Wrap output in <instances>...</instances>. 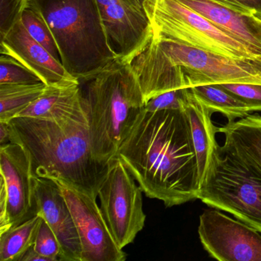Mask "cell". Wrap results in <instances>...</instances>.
I'll use <instances>...</instances> for the list:
<instances>
[{"instance_id":"obj_1","label":"cell","mask_w":261,"mask_h":261,"mask_svg":"<svg viewBox=\"0 0 261 261\" xmlns=\"http://www.w3.org/2000/svg\"><path fill=\"white\" fill-rule=\"evenodd\" d=\"M117 155L145 195L166 207L198 199V163L186 111L144 108Z\"/></svg>"},{"instance_id":"obj_2","label":"cell","mask_w":261,"mask_h":261,"mask_svg":"<svg viewBox=\"0 0 261 261\" xmlns=\"http://www.w3.org/2000/svg\"><path fill=\"white\" fill-rule=\"evenodd\" d=\"M8 123L10 140L27 151L33 176L63 181L97 199L108 163L93 154L85 103L56 121L17 117Z\"/></svg>"},{"instance_id":"obj_3","label":"cell","mask_w":261,"mask_h":261,"mask_svg":"<svg viewBox=\"0 0 261 261\" xmlns=\"http://www.w3.org/2000/svg\"><path fill=\"white\" fill-rule=\"evenodd\" d=\"M145 103L166 91L204 85H261V57L233 59L152 33L129 62Z\"/></svg>"},{"instance_id":"obj_4","label":"cell","mask_w":261,"mask_h":261,"mask_svg":"<svg viewBox=\"0 0 261 261\" xmlns=\"http://www.w3.org/2000/svg\"><path fill=\"white\" fill-rule=\"evenodd\" d=\"M94 157L103 163L119 149L144 110V97L129 63L117 59L91 77L80 79Z\"/></svg>"},{"instance_id":"obj_5","label":"cell","mask_w":261,"mask_h":261,"mask_svg":"<svg viewBox=\"0 0 261 261\" xmlns=\"http://www.w3.org/2000/svg\"><path fill=\"white\" fill-rule=\"evenodd\" d=\"M28 6L46 21L62 65L79 80L117 59L108 45L97 0H29Z\"/></svg>"},{"instance_id":"obj_6","label":"cell","mask_w":261,"mask_h":261,"mask_svg":"<svg viewBox=\"0 0 261 261\" xmlns=\"http://www.w3.org/2000/svg\"><path fill=\"white\" fill-rule=\"evenodd\" d=\"M198 199L261 233V176L218 144Z\"/></svg>"},{"instance_id":"obj_7","label":"cell","mask_w":261,"mask_h":261,"mask_svg":"<svg viewBox=\"0 0 261 261\" xmlns=\"http://www.w3.org/2000/svg\"><path fill=\"white\" fill-rule=\"evenodd\" d=\"M152 33L233 59L258 58L245 44L177 0H146Z\"/></svg>"},{"instance_id":"obj_8","label":"cell","mask_w":261,"mask_h":261,"mask_svg":"<svg viewBox=\"0 0 261 261\" xmlns=\"http://www.w3.org/2000/svg\"><path fill=\"white\" fill-rule=\"evenodd\" d=\"M142 192L120 157L110 160L98 198L103 218L120 249L133 243L144 227Z\"/></svg>"},{"instance_id":"obj_9","label":"cell","mask_w":261,"mask_h":261,"mask_svg":"<svg viewBox=\"0 0 261 261\" xmlns=\"http://www.w3.org/2000/svg\"><path fill=\"white\" fill-rule=\"evenodd\" d=\"M198 236L211 257L220 261H261V235L248 224L218 211H204Z\"/></svg>"},{"instance_id":"obj_10","label":"cell","mask_w":261,"mask_h":261,"mask_svg":"<svg viewBox=\"0 0 261 261\" xmlns=\"http://www.w3.org/2000/svg\"><path fill=\"white\" fill-rule=\"evenodd\" d=\"M62 191L77 227L82 245V261H123L126 254L114 240L97 199L55 181Z\"/></svg>"},{"instance_id":"obj_11","label":"cell","mask_w":261,"mask_h":261,"mask_svg":"<svg viewBox=\"0 0 261 261\" xmlns=\"http://www.w3.org/2000/svg\"><path fill=\"white\" fill-rule=\"evenodd\" d=\"M108 45L117 59L129 63L152 36L146 10L130 0H97Z\"/></svg>"},{"instance_id":"obj_12","label":"cell","mask_w":261,"mask_h":261,"mask_svg":"<svg viewBox=\"0 0 261 261\" xmlns=\"http://www.w3.org/2000/svg\"><path fill=\"white\" fill-rule=\"evenodd\" d=\"M0 182L8 196V215L0 234L36 215L33 174L28 154L19 143L0 145Z\"/></svg>"},{"instance_id":"obj_13","label":"cell","mask_w":261,"mask_h":261,"mask_svg":"<svg viewBox=\"0 0 261 261\" xmlns=\"http://www.w3.org/2000/svg\"><path fill=\"white\" fill-rule=\"evenodd\" d=\"M36 215L53 229L62 248L61 261H82V245L75 223L59 185L48 178L33 176Z\"/></svg>"},{"instance_id":"obj_14","label":"cell","mask_w":261,"mask_h":261,"mask_svg":"<svg viewBox=\"0 0 261 261\" xmlns=\"http://www.w3.org/2000/svg\"><path fill=\"white\" fill-rule=\"evenodd\" d=\"M1 54L8 55L36 73L47 85L77 81L41 44L35 40L21 20L1 39Z\"/></svg>"},{"instance_id":"obj_15","label":"cell","mask_w":261,"mask_h":261,"mask_svg":"<svg viewBox=\"0 0 261 261\" xmlns=\"http://www.w3.org/2000/svg\"><path fill=\"white\" fill-rule=\"evenodd\" d=\"M214 25L230 33L261 57V19L215 0H177Z\"/></svg>"},{"instance_id":"obj_16","label":"cell","mask_w":261,"mask_h":261,"mask_svg":"<svg viewBox=\"0 0 261 261\" xmlns=\"http://www.w3.org/2000/svg\"><path fill=\"white\" fill-rule=\"evenodd\" d=\"M225 142L221 149L236 157L261 176V117L249 114L218 128Z\"/></svg>"},{"instance_id":"obj_17","label":"cell","mask_w":261,"mask_h":261,"mask_svg":"<svg viewBox=\"0 0 261 261\" xmlns=\"http://www.w3.org/2000/svg\"><path fill=\"white\" fill-rule=\"evenodd\" d=\"M83 105L79 80L48 85L40 97L16 117H33L56 121L71 115Z\"/></svg>"},{"instance_id":"obj_18","label":"cell","mask_w":261,"mask_h":261,"mask_svg":"<svg viewBox=\"0 0 261 261\" xmlns=\"http://www.w3.org/2000/svg\"><path fill=\"white\" fill-rule=\"evenodd\" d=\"M185 111L189 120L201 186L208 169L212 155L218 146L215 140L218 128L212 123V113L194 95L190 88Z\"/></svg>"},{"instance_id":"obj_19","label":"cell","mask_w":261,"mask_h":261,"mask_svg":"<svg viewBox=\"0 0 261 261\" xmlns=\"http://www.w3.org/2000/svg\"><path fill=\"white\" fill-rule=\"evenodd\" d=\"M194 95L212 113L219 112L229 122L250 114L248 107L220 85H204L190 88Z\"/></svg>"},{"instance_id":"obj_20","label":"cell","mask_w":261,"mask_h":261,"mask_svg":"<svg viewBox=\"0 0 261 261\" xmlns=\"http://www.w3.org/2000/svg\"><path fill=\"white\" fill-rule=\"evenodd\" d=\"M42 218L36 215L0 234V260L19 261L34 245Z\"/></svg>"},{"instance_id":"obj_21","label":"cell","mask_w":261,"mask_h":261,"mask_svg":"<svg viewBox=\"0 0 261 261\" xmlns=\"http://www.w3.org/2000/svg\"><path fill=\"white\" fill-rule=\"evenodd\" d=\"M48 85H0V121L7 122L39 98Z\"/></svg>"},{"instance_id":"obj_22","label":"cell","mask_w":261,"mask_h":261,"mask_svg":"<svg viewBox=\"0 0 261 261\" xmlns=\"http://www.w3.org/2000/svg\"><path fill=\"white\" fill-rule=\"evenodd\" d=\"M20 20L30 36L41 44L58 62L62 64L57 42L44 18L28 6L24 10Z\"/></svg>"},{"instance_id":"obj_23","label":"cell","mask_w":261,"mask_h":261,"mask_svg":"<svg viewBox=\"0 0 261 261\" xmlns=\"http://www.w3.org/2000/svg\"><path fill=\"white\" fill-rule=\"evenodd\" d=\"M42 82L36 73L19 61L8 55L1 54L0 85H35Z\"/></svg>"},{"instance_id":"obj_24","label":"cell","mask_w":261,"mask_h":261,"mask_svg":"<svg viewBox=\"0 0 261 261\" xmlns=\"http://www.w3.org/2000/svg\"><path fill=\"white\" fill-rule=\"evenodd\" d=\"M189 88H180L166 91L152 97L145 105V110L149 112L163 110L185 111L189 98Z\"/></svg>"},{"instance_id":"obj_25","label":"cell","mask_w":261,"mask_h":261,"mask_svg":"<svg viewBox=\"0 0 261 261\" xmlns=\"http://www.w3.org/2000/svg\"><path fill=\"white\" fill-rule=\"evenodd\" d=\"M33 248L42 256H47L53 261H61L62 248L60 243L53 229L43 218L38 230Z\"/></svg>"},{"instance_id":"obj_26","label":"cell","mask_w":261,"mask_h":261,"mask_svg":"<svg viewBox=\"0 0 261 261\" xmlns=\"http://www.w3.org/2000/svg\"><path fill=\"white\" fill-rule=\"evenodd\" d=\"M29 0H0V40L20 20Z\"/></svg>"},{"instance_id":"obj_27","label":"cell","mask_w":261,"mask_h":261,"mask_svg":"<svg viewBox=\"0 0 261 261\" xmlns=\"http://www.w3.org/2000/svg\"><path fill=\"white\" fill-rule=\"evenodd\" d=\"M220 85L244 102L250 112L261 111V85L227 83Z\"/></svg>"},{"instance_id":"obj_28","label":"cell","mask_w":261,"mask_h":261,"mask_svg":"<svg viewBox=\"0 0 261 261\" xmlns=\"http://www.w3.org/2000/svg\"><path fill=\"white\" fill-rule=\"evenodd\" d=\"M241 7L261 19V0H234Z\"/></svg>"},{"instance_id":"obj_29","label":"cell","mask_w":261,"mask_h":261,"mask_svg":"<svg viewBox=\"0 0 261 261\" xmlns=\"http://www.w3.org/2000/svg\"><path fill=\"white\" fill-rule=\"evenodd\" d=\"M53 261L50 258L47 257V256H42L40 253L36 252L34 250L33 247L29 249L23 256L21 257L20 260L19 261Z\"/></svg>"},{"instance_id":"obj_30","label":"cell","mask_w":261,"mask_h":261,"mask_svg":"<svg viewBox=\"0 0 261 261\" xmlns=\"http://www.w3.org/2000/svg\"><path fill=\"white\" fill-rule=\"evenodd\" d=\"M10 129L9 123L0 121V145L10 143Z\"/></svg>"},{"instance_id":"obj_31","label":"cell","mask_w":261,"mask_h":261,"mask_svg":"<svg viewBox=\"0 0 261 261\" xmlns=\"http://www.w3.org/2000/svg\"><path fill=\"white\" fill-rule=\"evenodd\" d=\"M215 1L220 3V4H224V5L227 6V7H231V8L235 9V10H239V11L250 13V12L246 10L245 9L241 7L238 3L235 2L234 0H215Z\"/></svg>"},{"instance_id":"obj_32","label":"cell","mask_w":261,"mask_h":261,"mask_svg":"<svg viewBox=\"0 0 261 261\" xmlns=\"http://www.w3.org/2000/svg\"><path fill=\"white\" fill-rule=\"evenodd\" d=\"M131 2L134 3L136 6L140 7V8L145 10L144 4L146 2V0H130Z\"/></svg>"}]
</instances>
